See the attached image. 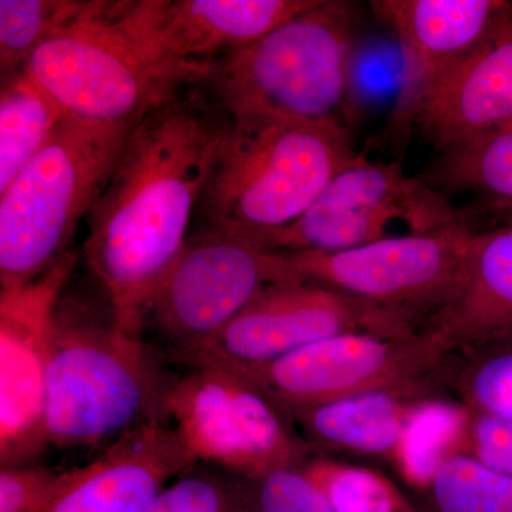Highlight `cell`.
<instances>
[{"instance_id":"1","label":"cell","mask_w":512,"mask_h":512,"mask_svg":"<svg viewBox=\"0 0 512 512\" xmlns=\"http://www.w3.org/2000/svg\"><path fill=\"white\" fill-rule=\"evenodd\" d=\"M232 117L187 84L131 127L89 214L84 256L117 328L141 338L157 285L187 242Z\"/></svg>"},{"instance_id":"2","label":"cell","mask_w":512,"mask_h":512,"mask_svg":"<svg viewBox=\"0 0 512 512\" xmlns=\"http://www.w3.org/2000/svg\"><path fill=\"white\" fill-rule=\"evenodd\" d=\"M168 380L143 338L117 328L113 313L97 315L62 295L47 357V443L97 446L150 421L167 420Z\"/></svg>"},{"instance_id":"3","label":"cell","mask_w":512,"mask_h":512,"mask_svg":"<svg viewBox=\"0 0 512 512\" xmlns=\"http://www.w3.org/2000/svg\"><path fill=\"white\" fill-rule=\"evenodd\" d=\"M349 127L330 121L232 120L194 221L245 237L285 227L355 160Z\"/></svg>"},{"instance_id":"4","label":"cell","mask_w":512,"mask_h":512,"mask_svg":"<svg viewBox=\"0 0 512 512\" xmlns=\"http://www.w3.org/2000/svg\"><path fill=\"white\" fill-rule=\"evenodd\" d=\"M355 15L340 0L308 8L211 64L202 80L232 120L330 121L348 127Z\"/></svg>"},{"instance_id":"5","label":"cell","mask_w":512,"mask_h":512,"mask_svg":"<svg viewBox=\"0 0 512 512\" xmlns=\"http://www.w3.org/2000/svg\"><path fill=\"white\" fill-rule=\"evenodd\" d=\"M133 123L69 116L0 192V286L25 285L69 252L106 187Z\"/></svg>"},{"instance_id":"6","label":"cell","mask_w":512,"mask_h":512,"mask_svg":"<svg viewBox=\"0 0 512 512\" xmlns=\"http://www.w3.org/2000/svg\"><path fill=\"white\" fill-rule=\"evenodd\" d=\"M23 70L69 116L101 123H137L191 84L161 55L138 2L99 0L37 47Z\"/></svg>"},{"instance_id":"7","label":"cell","mask_w":512,"mask_h":512,"mask_svg":"<svg viewBox=\"0 0 512 512\" xmlns=\"http://www.w3.org/2000/svg\"><path fill=\"white\" fill-rule=\"evenodd\" d=\"M165 416L195 466L212 464L244 480L301 468L313 448L261 390L232 370L191 367L168 380Z\"/></svg>"},{"instance_id":"8","label":"cell","mask_w":512,"mask_h":512,"mask_svg":"<svg viewBox=\"0 0 512 512\" xmlns=\"http://www.w3.org/2000/svg\"><path fill=\"white\" fill-rule=\"evenodd\" d=\"M450 359L420 332L407 338L345 333L275 362L232 372L261 390L288 417L296 410L379 390L446 394Z\"/></svg>"},{"instance_id":"9","label":"cell","mask_w":512,"mask_h":512,"mask_svg":"<svg viewBox=\"0 0 512 512\" xmlns=\"http://www.w3.org/2000/svg\"><path fill=\"white\" fill-rule=\"evenodd\" d=\"M403 313L306 282L266 286L208 345L177 363L238 370L266 365L345 333L417 335Z\"/></svg>"},{"instance_id":"10","label":"cell","mask_w":512,"mask_h":512,"mask_svg":"<svg viewBox=\"0 0 512 512\" xmlns=\"http://www.w3.org/2000/svg\"><path fill=\"white\" fill-rule=\"evenodd\" d=\"M476 229L456 225L380 239L335 254L276 252L289 282L325 286L424 325L453 291Z\"/></svg>"},{"instance_id":"11","label":"cell","mask_w":512,"mask_h":512,"mask_svg":"<svg viewBox=\"0 0 512 512\" xmlns=\"http://www.w3.org/2000/svg\"><path fill=\"white\" fill-rule=\"evenodd\" d=\"M289 282L276 252L245 239L195 231L157 285L147 322L174 362L198 352L266 286Z\"/></svg>"},{"instance_id":"12","label":"cell","mask_w":512,"mask_h":512,"mask_svg":"<svg viewBox=\"0 0 512 512\" xmlns=\"http://www.w3.org/2000/svg\"><path fill=\"white\" fill-rule=\"evenodd\" d=\"M79 261L69 251L35 281L0 289V467L32 464L46 446V372L57 303Z\"/></svg>"},{"instance_id":"13","label":"cell","mask_w":512,"mask_h":512,"mask_svg":"<svg viewBox=\"0 0 512 512\" xmlns=\"http://www.w3.org/2000/svg\"><path fill=\"white\" fill-rule=\"evenodd\" d=\"M377 18L396 36L402 55L393 137L407 140L421 101L464 56L512 13L503 0H376Z\"/></svg>"},{"instance_id":"14","label":"cell","mask_w":512,"mask_h":512,"mask_svg":"<svg viewBox=\"0 0 512 512\" xmlns=\"http://www.w3.org/2000/svg\"><path fill=\"white\" fill-rule=\"evenodd\" d=\"M312 0H138L164 59L192 84L211 64L251 45L311 5Z\"/></svg>"},{"instance_id":"15","label":"cell","mask_w":512,"mask_h":512,"mask_svg":"<svg viewBox=\"0 0 512 512\" xmlns=\"http://www.w3.org/2000/svg\"><path fill=\"white\" fill-rule=\"evenodd\" d=\"M512 126V13L421 101L413 130L437 153Z\"/></svg>"},{"instance_id":"16","label":"cell","mask_w":512,"mask_h":512,"mask_svg":"<svg viewBox=\"0 0 512 512\" xmlns=\"http://www.w3.org/2000/svg\"><path fill=\"white\" fill-rule=\"evenodd\" d=\"M194 467L170 421L153 420L110 444L40 512H144L171 478Z\"/></svg>"},{"instance_id":"17","label":"cell","mask_w":512,"mask_h":512,"mask_svg":"<svg viewBox=\"0 0 512 512\" xmlns=\"http://www.w3.org/2000/svg\"><path fill=\"white\" fill-rule=\"evenodd\" d=\"M420 333L447 356L512 339V225L473 232L453 291Z\"/></svg>"},{"instance_id":"18","label":"cell","mask_w":512,"mask_h":512,"mask_svg":"<svg viewBox=\"0 0 512 512\" xmlns=\"http://www.w3.org/2000/svg\"><path fill=\"white\" fill-rule=\"evenodd\" d=\"M431 389L379 390L288 414L312 448H329L390 461L421 400L441 396Z\"/></svg>"},{"instance_id":"19","label":"cell","mask_w":512,"mask_h":512,"mask_svg":"<svg viewBox=\"0 0 512 512\" xmlns=\"http://www.w3.org/2000/svg\"><path fill=\"white\" fill-rule=\"evenodd\" d=\"M470 420V409L447 394L417 404L392 464L414 493L427 490L440 467L460 456Z\"/></svg>"},{"instance_id":"20","label":"cell","mask_w":512,"mask_h":512,"mask_svg":"<svg viewBox=\"0 0 512 512\" xmlns=\"http://www.w3.org/2000/svg\"><path fill=\"white\" fill-rule=\"evenodd\" d=\"M67 116L26 70L2 79L0 93V192L29 163Z\"/></svg>"},{"instance_id":"21","label":"cell","mask_w":512,"mask_h":512,"mask_svg":"<svg viewBox=\"0 0 512 512\" xmlns=\"http://www.w3.org/2000/svg\"><path fill=\"white\" fill-rule=\"evenodd\" d=\"M424 183L441 194L474 192L494 204H512V126L439 151Z\"/></svg>"},{"instance_id":"22","label":"cell","mask_w":512,"mask_h":512,"mask_svg":"<svg viewBox=\"0 0 512 512\" xmlns=\"http://www.w3.org/2000/svg\"><path fill=\"white\" fill-rule=\"evenodd\" d=\"M99 0H0L2 79L19 72L46 40L86 18Z\"/></svg>"},{"instance_id":"23","label":"cell","mask_w":512,"mask_h":512,"mask_svg":"<svg viewBox=\"0 0 512 512\" xmlns=\"http://www.w3.org/2000/svg\"><path fill=\"white\" fill-rule=\"evenodd\" d=\"M301 470L322 491L333 512H426L419 501L373 468L311 457Z\"/></svg>"},{"instance_id":"24","label":"cell","mask_w":512,"mask_h":512,"mask_svg":"<svg viewBox=\"0 0 512 512\" xmlns=\"http://www.w3.org/2000/svg\"><path fill=\"white\" fill-rule=\"evenodd\" d=\"M447 393L474 412L512 420V339L451 356Z\"/></svg>"},{"instance_id":"25","label":"cell","mask_w":512,"mask_h":512,"mask_svg":"<svg viewBox=\"0 0 512 512\" xmlns=\"http://www.w3.org/2000/svg\"><path fill=\"white\" fill-rule=\"evenodd\" d=\"M419 503L426 512H512V477L460 454L440 467Z\"/></svg>"},{"instance_id":"26","label":"cell","mask_w":512,"mask_h":512,"mask_svg":"<svg viewBox=\"0 0 512 512\" xmlns=\"http://www.w3.org/2000/svg\"><path fill=\"white\" fill-rule=\"evenodd\" d=\"M144 512H251L247 481L194 467L163 488Z\"/></svg>"},{"instance_id":"27","label":"cell","mask_w":512,"mask_h":512,"mask_svg":"<svg viewBox=\"0 0 512 512\" xmlns=\"http://www.w3.org/2000/svg\"><path fill=\"white\" fill-rule=\"evenodd\" d=\"M23 464L0 467V512H40L89 471Z\"/></svg>"},{"instance_id":"28","label":"cell","mask_w":512,"mask_h":512,"mask_svg":"<svg viewBox=\"0 0 512 512\" xmlns=\"http://www.w3.org/2000/svg\"><path fill=\"white\" fill-rule=\"evenodd\" d=\"M245 481L251 512H333L325 495L301 468H284Z\"/></svg>"},{"instance_id":"29","label":"cell","mask_w":512,"mask_h":512,"mask_svg":"<svg viewBox=\"0 0 512 512\" xmlns=\"http://www.w3.org/2000/svg\"><path fill=\"white\" fill-rule=\"evenodd\" d=\"M461 454L512 477V420L470 410Z\"/></svg>"}]
</instances>
